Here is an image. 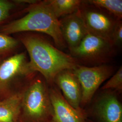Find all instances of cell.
<instances>
[{
	"mask_svg": "<svg viewBox=\"0 0 122 122\" xmlns=\"http://www.w3.org/2000/svg\"><path fill=\"white\" fill-rule=\"evenodd\" d=\"M19 41L28 53L32 69L39 72L49 86L54 85V77L59 72L74 70L80 65L76 58L62 52L39 36L22 35Z\"/></svg>",
	"mask_w": 122,
	"mask_h": 122,
	"instance_id": "cell-1",
	"label": "cell"
},
{
	"mask_svg": "<svg viewBox=\"0 0 122 122\" xmlns=\"http://www.w3.org/2000/svg\"><path fill=\"white\" fill-rule=\"evenodd\" d=\"M26 15L0 26V32L8 35L24 32H38L52 37L58 48L65 47L61 33L59 20L57 18L47 0H39L27 6Z\"/></svg>",
	"mask_w": 122,
	"mask_h": 122,
	"instance_id": "cell-2",
	"label": "cell"
},
{
	"mask_svg": "<svg viewBox=\"0 0 122 122\" xmlns=\"http://www.w3.org/2000/svg\"><path fill=\"white\" fill-rule=\"evenodd\" d=\"M53 113L48 83L41 75L35 77L23 93L20 120L23 122H50Z\"/></svg>",
	"mask_w": 122,
	"mask_h": 122,
	"instance_id": "cell-3",
	"label": "cell"
},
{
	"mask_svg": "<svg viewBox=\"0 0 122 122\" xmlns=\"http://www.w3.org/2000/svg\"><path fill=\"white\" fill-rule=\"evenodd\" d=\"M36 73L32 69L24 52L0 59V100L25 86Z\"/></svg>",
	"mask_w": 122,
	"mask_h": 122,
	"instance_id": "cell-4",
	"label": "cell"
},
{
	"mask_svg": "<svg viewBox=\"0 0 122 122\" xmlns=\"http://www.w3.org/2000/svg\"><path fill=\"white\" fill-rule=\"evenodd\" d=\"M73 71L81 86L82 97L81 107L84 109L91 103L99 87L111 76L113 71L112 67L109 66L88 67L79 65Z\"/></svg>",
	"mask_w": 122,
	"mask_h": 122,
	"instance_id": "cell-5",
	"label": "cell"
},
{
	"mask_svg": "<svg viewBox=\"0 0 122 122\" xmlns=\"http://www.w3.org/2000/svg\"><path fill=\"white\" fill-rule=\"evenodd\" d=\"M103 91L90 109H85L87 118L95 122H122V105L118 93Z\"/></svg>",
	"mask_w": 122,
	"mask_h": 122,
	"instance_id": "cell-6",
	"label": "cell"
},
{
	"mask_svg": "<svg viewBox=\"0 0 122 122\" xmlns=\"http://www.w3.org/2000/svg\"><path fill=\"white\" fill-rule=\"evenodd\" d=\"M80 10L88 32L112 44V33L118 20L98 10L80 8Z\"/></svg>",
	"mask_w": 122,
	"mask_h": 122,
	"instance_id": "cell-7",
	"label": "cell"
},
{
	"mask_svg": "<svg viewBox=\"0 0 122 122\" xmlns=\"http://www.w3.org/2000/svg\"><path fill=\"white\" fill-rule=\"evenodd\" d=\"M49 93L53 110L50 122H86L85 109L78 110L74 109L54 84L49 86Z\"/></svg>",
	"mask_w": 122,
	"mask_h": 122,
	"instance_id": "cell-8",
	"label": "cell"
},
{
	"mask_svg": "<svg viewBox=\"0 0 122 122\" xmlns=\"http://www.w3.org/2000/svg\"><path fill=\"white\" fill-rule=\"evenodd\" d=\"M112 46L108 41L88 33L78 46L70 51L74 58L87 61H98L106 57Z\"/></svg>",
	"mask_w": 122,
	"mask_h": 122,
	"instance_id": "cell-9",
	"label": "cell"
},
{
	"mask_svg": "<svg viewBox=\"0 0 122 122\" xmlns=\"http://www.w3.org/2000/svg\"><path fill=\"white\" fill-rule=\"evenodd\" d=\"M54 84L61 91L66 100L74 109L81 110V87L79 80L73 70L66 69L59 72L55 76Z\"/></svg>",
	"mask_w": 122,
	"mask_h": 122,
	"instance_id": "cell-10",
	"label": "cell"
},
{
	"mask_svg": "<svg viewBox=\"0 0 122 122\" xmlns=\"http://www.w3.org/2000/svg\"><path fill=\"white\" fill-rule=\"evenodd\" d=\"M61 33L70 50L78 46L89 33L80 9L59 20Z\"/></svg>",
	"mask_w": 122,
	"mask_h": 122,
	"instance_id": "cell-11",
	"label": "cell"
},
{
	"mask_svg": "<svg viewBox=\"0 0 122 122\" xmlns=\"http://www.w3.org/2000/svg\"><path fill=\"white\" fill-rule=\"evenodd\" d=\"M28 84L10 96L0 100V122L19 121L22 96Z\"/></svg>",
	"mask_w": 122,
	"mask_h": 122,
	"instance_id": "cell-12",
	"label": "cell"
},
{
	"mask_svg": "<svg viewBox=\"0 0 122 122\" xmlns=\"http://www.w3.org/2000/svg\"><path fill=\"white\" fill-rule=\"evenodd\" d=\"M57 18L75 13L81 8L84 1L80 0H47Z\"/></svg>",
	"mask_w": 122,
	"mask_h": 122,
	"instance_id": "cell-13",
	"label": "cell"
},
{
	"mask_svg": "<svg viewBox=\"0 0 122 122\" xmlns=\"http://www.w3.org/2000/svg\"><path fill=\"white\" fill-rule=\"evenodd\" d=\"M86 3L104 9L119 20L122 17V0H90Z\"/></svg>",
	"mask_w": 122,
	"mask_h": 122,
	"instance_id": "cell-14",
	"label": "cell"
},
{
	"mask_svg": "<svg viewBox=\"0 0 122 122\" xmlns=\"http://www.w3.org/2000/svg\"><path fill=\"white\" fill-rule=\"evenodd\" d=\"M20 41L10 35L0 32V59L10 56L19 46Z\"/></svg>",
	"mask_w": 122,
	"mask_h": 122,
	"instance_id": "cell-15",
	"label": "cell"
},
{
	"mask_svg": "<svg viewBox=\"0 0 122 122\" xmlns=\"http://www.w3.org/2000/svg\"><path fill=\"white\" fill-rule=\"evenodd\" d=\"M22 6L15 3L14 0H0V26L7 23L15 9Z\"/></svg>",
	"mask_w": 122,
	"mask_h": 122,
	"instance_id": "cell-16",
	"label": "cell"
},
{
	"mask_svg": "<svg viewBox=\"0 0 122 122\" xmlns=\"http://www.w3.org/2000/svg\"><path fill=\"white\" fill-rule=\"evenodd\" d=\"M102 90H110L117 92L118 94L122 91V67L121 66L117 71L102 87Z\"/></svg>",
	"mask_w": 122,
	"mask_h": 122,
	"instance_id": "cell-17",
	"label": "cell"
},
{
	"mask_svg": "<svg viewBox=\"0 0 122 122\" xmlns=\"http://www.w3.org/2000/svg\"><path fill=\"white\" fill-rule=\"evenodd\" d=\"M111 42L113 46L120 45L122 42V23L118 20L114 27L112 35Z\"/></svg>",
	"mask_w": 122,
	"mask_h": 122,
	"instance_id": "cell-18",
	"label": "cell"
},
{
	"mask_svg": "<svg viewBox=\"0 0 122 122\" xmlns=\"http://www.w3.org/2000/svg\"><path fill=\"white\" fill-rule=\"evenodd\" d=\"M86 122H95L94 121H93V120H92L91 119H90L89 118H87V120H86Z\"/></svg>",
	"mask_w": 122,
	"mask_h": 122,
	"instance_id": "cell-19",
	"label": "cell"
},
{
	"mask_svg": "<svg viewBox=\"0 0 122 122\" xmlns=\"http://www.w3.org/2000/svg\"><path fill=\"white\" fill-rule=\"evenodd\" d=\"M18 122H23L22 121H20V120H19V121Z\"/></svg>",
	"mask_w": 122,
	"mask_h": 122,
	"instance_id": "cell-20",
	"label": "cell"
}]
</instances>
